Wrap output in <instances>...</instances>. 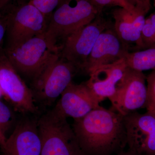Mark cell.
<instances>
[{
	"label": "cell",
	"mask_w": 155,
	"mask_h": 155,
	"mask_svg": "<svg viewBox=\"0 0 155 155\" xmlns=\"http://www.w3.org/2000/svg\"><path fill=\"white\" fill-rule=\"evenodd\" d=\"M155 30V13L151 14L148 17Z\"/></svg>",
	"instance_id": "cell-25"
},
{
	"label": "cell",
	"mask_w": 155,
	"mask_h": 155,
	"mask_svg": "<svg viewBox=\"0 0 155 155\" xmlns=\"http://www.w3.org/2000/svg\"><path fill=\"white\" fill-rule=\"evenodd\" d=\"M147 111L155 114V69L147 77Z\"/></svg>",
	"instance_id": "cell-20"
},
{
	"label": "cell",
	"mask_w": 155,
	"mask_h": 155,
	"mask_svg": "<svg viewBox=\"0 0 155 155\" xmlns=\"http://www.w3.org/2000/svg\"><path fill=\"white\" fill-rule=\"evenodd\" d=\"M7 138V137L4 136L2 135V134L0 133V146L5 143Z\"/></svg>",
	"instance_id": "cell-26"
},
{
	"label": "cell",
	"mask_w": 155,
	"mask_h": 155,
	"mask_svg": "<svg viewBox=\"0 0 155 155\" xmlns=\"http://www.w3.org/2000/svg\"><path fill=\"white\" fill-rule=\"evenodd\" d=\"M14 0H0V12L2 11L7 6Z\"/></svg>",
	"instance_id": "cell-24"
},
{
	"label": "cell",
	"mask_w": 155,
	"mask_h": 155,
	"mask_svg": "<svg viewBox=\"0 0 155 155\" xmlns=\"http://www.w3.org/2000/svg\"><path fill=\"white\" fill-rule=\"evenodd\" d=\"M37 115H22L14 130L0 146V155H40Z\"/></svg>",
	"instance_id": "cell-11"
},
{
	"label": "cell",
	"mask_w": 155,
	"mask_h": 155,
	"mask_svg": "<svg viewBox=\"0 0 155 155\" xmlns=\"http://www.w3.org/2000/svg\"><path fill=\"white\" fill-rule=\"evenodd\" d=\"M7 19V46L45 32L48 18L26 0H15L2 11Z\"/></svg>",
	"instance_id": "cell-6"
},
{
	"label": "cell",
	"mask_w": 155,
	"mask_h": 155,
	"mask_svg": "<svg viewBox=\"0 0 155 155\" xmlns=\"http://www.w3.org/2000/svg\"><path fill=\"white\" fill-rule=\"evenodd\" d=\"M2 97H4V95H3V94L2 91V89H1V87H0V99H1Z\"/></svg>",
	"instance_id": "cell-28"
},
{
	"label": "cell",
	"mask_w": 155,
	"mask_h": 155,
	"mask_svg": "<svg viewBox=\"0 0 155 155\" xmlns=\"http://www.w3.org/2000/svg\"><path fill=\"white\" fill-rule=\"evenodd\" d=\"M141 39L143 50L155 48V30L148 17L142 30Z\"/></svg>",
	"instance_id": "cell-18"
},
{
	"label": "cell",
	"mask_w": 155,
	"mask_h": 155,
	"mask_svg": "<svg viewBox=\"0 0 155 155\" xmlns=\"http://www.w3.org/2000/svg\"><path fill=\"white\" fill-rule=\"evenodd\" d=\"M127 66L125 59L98 67L91 72L85 82L91 94L100 103L110 100L116 93L117 84L124 75Z\"/></svg>",
	"instance_id": "cell-14"
},
{
	"label": "cell",
	"mask_w": 155,
	"mask_h": 155,
	"mask_svg": "<svg viewBox=\"0 0 155 155\" xmlns=\"http://www.w3.org/2000/svg\"><path fill=\"white\" fill-rule=\"evenodd\" d=\"M80 71L74 64L58 56L30 83L34 101L41 113L53 105Z\"/></svg>",
	"instance_id": "cell-4"
},
{
	"label": "cell",
	"mask_w": 155,
	"mask_h": 155,
	"mask_svg": "<svg viewBox=\"0 0 155 155\" xmlns=\"http://www.w3.org/2000/svg\"><path fill=\"white\" fill-rule=\"evenodd\" d=\"M124 59L127 67L137 71L155 69V48L129 52Z\"/></svg>",
	"instance_id": "cell-16"
},
{
	"label": "cell",
	"mask_w": 155,
	"mask_h": 155,
	"mask_svg": "<svg viewBox=\"0 0 155 155\" xmlns=\"http://www.w3.org/2000/svg\"><path fill=\"white\" fill-rule=\"evenodd\" d=\"M72 127L84 155H109L127 144L124 117L112 109L99 106Z\"/></svg>",
	"instance_id": "cell-1"
},
{
	"label": "cell",
	"mask_w": 155,
	"mask_h": 155,
	"mask_svg": "<svg viewBox=\"0 0 155 155\" xmlns=\"http://www.w3.org/2000/svg\"><path fill=\"white\" fill-rule=\"evenodd\" d=\"M114 27L117 35L130 51L131 46L137 51L143 50L141 33L134 28L131 20V11L117 8L113 12Z\"/></svg>",
	"instance_id": "cell-15"
},
{
	"label": "cell",
	"mask_w": 155,
	"mask_h": 155,
	"mask_svg": "<svg viewBox=\"0 0 155 155\" xmlns=\"http://www.w3.org/2000/svg\"><path fill=\"white\" fill-rule=\"evenodd\" d=\"M134 8L143 12L146 15L151 8V0H127Z\"/></svg>",
	"instance_id": "cell-22"
},
{
	"label": "cell",
	"mask_w": 155,
	"mask_h": 155,
	"mask_svg": "<svg viewBox=\"0 0 155 155\" xmlns=\"http://www.w3.org/2000/svg\"><path fill=\"white\" fill-rule=\"evenodd\" d=\"M96 5L102 11L103 8L109 6H117L127 9L128 11H133L134 8L128 3L127 0H92Z\"/></svg>",
	"instance_id": "cell-21"
},
{
	"label": "cell",
	"mask_w": 155,
	"mask_h": 155,
	"mask_svg": "<svg viewBox=\"0 0 155 155\" xmlns=\"http://www.w3.org/2000/svg\"><path fill=\"white\" fill-rule=\"evenodd\" d=\"M129 52L111 25L97 39L83 71L89 74L98 67L123 59Z\"/></svg>",
	"instance_id": "cell-12"
},
{
	"label": "cell",
	"mask_w": 155,
	"mask_h": 155,
	"mask_svg": "<svg viewBox=\"0 0 155 155\" xmlns=\"http://www.w3.org/2000/svg\"><path fill=\"white\" fill-rule=\"evenodd\" d=\"M17 123L13 111L0 100V133L6 137V133Z\"/></svg>",
	"instance_id": "cell-17"
},
{
	"label": "cell",
	"mask_w": 155,
	"mask_h": 155,
	"mask_svg": "<svg viewBox=\"0 0 155 155\" xmlns=\"http://www.w3.org/2000/svg\"><path fill=\"white\" fill-rule=\"evenodd\" d=\"M123 117L130 152L135 155H155V114L136 111Z\"/></svg>",
	"instance_id": "cell-10"
},
{
	"label": "cell",
	"mask_w": 155,
	"mask_h": 155,
	"mask_svg": "<svg viewBox=\"0 0 155 155\" xmlns=\"http://www.w3.org/2000/svg\"><path fill=\"white\" fill-rule=\"evenodd\" d=\"M147 77L143 72L127 67L116 93L110 100L112 109L124 116L145 107L147 98Z\"/></svg>",
	"instance_id": "cell-9"
},
{
	"label": "cell",
	"mask_w": 155,
	"mask_h": 155,
	"mask_svg": "<svg viewBox=\"0 0 155 155\" xmlns=\"http://www.w3.org/2000/svg\"><path fill=\"white\" fill-rule=\"evenodd\" d=\"M111 25L100 14L66 39L61 48V57L83 71L97 39Z\"/></svg>",
	"instance_id": "cell-8"
},
{
	"label": "cell",
	"mask_w": 155,
	"mask_h": 155,
	"mask_svg": "<svg viewBox=\"0 0 155 155\" xmlns=\"http://www.w3.org/2000/svg\"><path fill=\"white\" fill-rule=\"evenodd\" d=\"M100 106L85 82L77 84L71 82L62 93L61 98L54 108L56 113L77 119L86 116Z\"/></svg>",
	"instance_id": "cell-13"
},
{
	"label": "cell",
	"mask_w": 155,
	"mask_h": 155,
	"mask_svg": "<svg viewBox=\"0 0 155 155\" xmlns=\"http://www.w3.org/2000/svg\"><path fill=\"white\" fill-rule=\"evenodd\" d=\"M3 50L20 76L30 83L61 54V51L50 41L45 33Z\"/></svg>",
	"instance_id": "cell-2"
},
{
	"label": "cell",
	"mask_w": 155,
	"mask_h": 155,
	"mask_svg": "<svg viewBox=\"0 0 155 155\" xmlns=\"http://www.w3.org/2000/svg\"><path fill=\"white\" fill-rule=\"evenodd\" d=\"M135 155L133 154V153L130 152L129 151V152L127 153H121L119 154V155Z\"/></svg>",
	"instance_id": "cell-27"
},
{
	"label": "cell",
	"mask_w": 155,
	"mask_h": 155,
	"mask_svg": "<svg viewBox=\"0 0 155 155\" xmlns=\"http://www.w3.org/2000/svg\"><path fill=\"white\" fill-rule=\"evenodd\" d=\"M153 5L155 8V0H153Z\"/></svg>",
	"instance_id": "cell-29"
},
{
	"label": "cell",
	"mask_w": 155,
	"mask_h": 155,
	"mask_svg": "<svg viewBox=\"0 0 155 155\" xmlns=\"http://www.w3.org/2000/svg\"><path fill=\"white\" fill-rule=\"evenodd\" d=\"M7 19L4 12H0V51L2 48L4 38L7 29Z\"/></svg>",
	"instance_id": "cell-23"
},
{
	"label": "cell",
	"mask_w": 155,
	"mask_h": 155,
	"mask_svg": "<svg viewBox=\"0 0 155 155\" xmlns=\"http://www.w3.org/2000/svg\"><path fill=\"white\" fill-rule=\"evenodd\" d=\"M92 0H64L49 17L46 36L61 51L66 39L101 14Z\"/></svg>",
	"instance_id": "cell-3"
},
{
	"label": "cell",
	"mask_w": 155,
	"mask_h": 155,
	"mask_svg": "<svg viewBox=\"0 0 155 155\" xmlns=\"http://www.w3.org/2000/svg\"><path fill=\"white\" fill-rule=\"evenodd\" d=\"M67 119L52 109L39 116L40 155H84Z\"/></svg>",
	"instance_id": "cell-5"
},
{
	"label": "cell",
	"mask_w": 155,
	"mask_h": 155,
	"mask_svg": "<svg viewBox=\"0 0 155 155\" xmlns=\"http://www.w3.org/2000/svg\"><path fill=\"white\" fill-rule=\"evenodd\" d=\"M0 87L14 110L21 115H41L30 87L13 67L3 49L0 51Z\"/></svg>",
	"instance_id": "cell-7"
},
{
	"label": "cell",
	"mask_w": 155,
	"mask_h": 155,
	"mask_svg": "<svg viewBox=\"0 0 155 155\" xmlns=\"http://www.w3.org/2000/svg\"><path fill=\"white\" fill-rule=\"evenodd\" d=\"M38 9L48 18L64 0H26Z\"/></svg>",
	"instance_id": "cell-19"
}]
</instances>
